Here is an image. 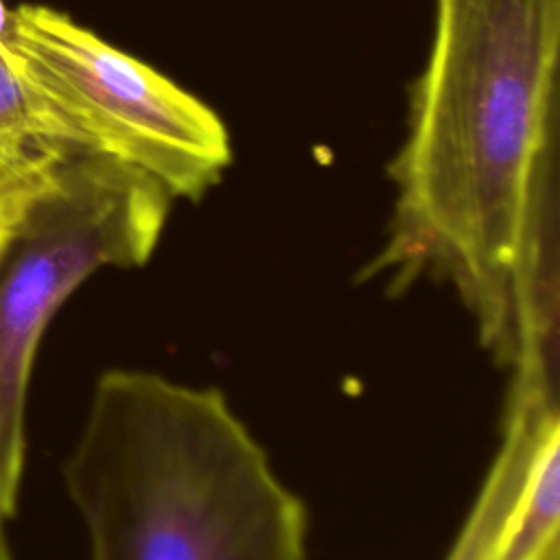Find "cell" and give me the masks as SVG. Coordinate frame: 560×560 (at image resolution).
<instances>
[{"mask_svg": "<svg viewBox=\"0 0 560 560\" xmlns=\"http://www.w3.org/2000/svg\"><path fill=\"white\" fill-rule=\"evenodd\" d=\"M46 144L83 147L77 131L26 72L11 46L9 24L0 15V153Z\"/></svg>", "mask_w": 560, "mask_h": 560, "instance_id": "cell-6", "label": "cell"}, {"mask_svg": "<svg viewBox=\"0 0 560 560\" xmlns=\"http://www.w3.org/2000/svg\"><path fill=\"white\" fill-rule=\"evenodd\" d=\"M68 149L74 147L46 144L20 153H0V262L31 208L52 184L57 164Z\"/></svg>", "mask_w": 560, "mask_h": 560, "instance_id": "cell-7", "label": "cell"}, {"mask_svg": "<svg viewBox=\"0 0 560 560\" xmlns=\"http://www.w3.org/2000/svg\"><path fill=\"white\" fill-rule=\"evenodd\" d=\"M90 560H306V508L214 387L109 370L63 464Z\"/></svg>", "mask_w": 560, "mask_h": 560, "instance_id": "cell-2", "label": "cell"}, {"mask_svg": "<svg viewBox=\"0 0 560 560\" xmlns=\"http://www.w3.org/2000/svg\"><path fill=\"white\" fill-rule=\"evenodd\" d=\"M560 523V424L540 429L523 479L481 560H547L558 547Z\"/></svg>", "mask_w": 560, "mask_h": 560, "instance_id": "cell-5", "label": "cell"}, {"mask_svg": "<svg viewBox=\"0 0 560 560\" xmlns=\"http://www.w3.org/2000/svg\"><path fill=\"white\" fill-rule=\"evenodd\" d=\"M525 459L516 448H501L483 488L468 514L457 542L453 545L446 560H481L492 534L497 532L521 479Z\"/></svg>", "mask_w": 560, "mask_h": 560, "instance_id": "cell-8", "label": "cell"}, {"mask_svg": "<svg viewBox=\"0 0 560 560\" xmlns=\"http://www.w3.org/2000/svg\"><path fill=\"white\" fill-rule=\"evenodd\" d=\"M560 0H435L407 136L387 166L389 236L368 278L451 282L514 365L532 249L558 234Z\"/></svg>", "mask_w": 560, "mask_h": 560, "instance_id": "cell-1", "label": "cell"}, {"mask_svg": "<svg viewBox=\"0 0 560 560\" xmlns=\"http://www.w3.org/2000/svg\"><path fill=\"white\" fill-rule=\"evenodd\" d=\"M171 201L144 171L68 149L0 262V560H13L9 523L24 470L26 394L39 341L94 271L149 260Z\"/></svg>", "mask_w": 560, "mask_h": 560, "instance_id": "cell-3", "label": "cell"}, {"mask_svg": "<svg viewBox=\"0 0 560 560\" xmlns=\"http://www.w3.org/2000/svg\"><path fill=\"white\" fill-rule=\"evenodd\" d=\"M9 39L83 149L144 171L173 199L199 201L232 164L230 131L210 105L68 13L18 4Z\"/></svg>", "mask_w": 560, "mask_h": 560, "instance_id": "cell-4", "label": "cell"}, {"mask_svg": "<svg viewBox=\"0 0 560 560\" xmlns=\"http://www.w3.org/2000/svg\"><path fill=\"white\" fill-rule=\"evenodd\" d=\"M547 560H560V549H556Z\"/></svg>", "mask_w": 560, "mask_h": 560, "instance_id": "cell-9", "label": "cell"}]
</instances>
